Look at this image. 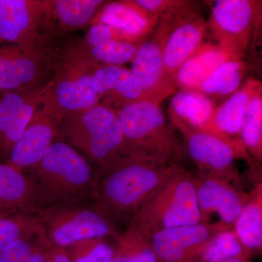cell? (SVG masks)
Instances as JSON below:
<instances>
[{
    "mask_svg": "<svg viewBox=\"0 0 262 262\" xmlns=\"http://www.w3.org/2000/svg\"><path fill=\"white\" fill-rule=\"evenodd\" d=\"M175 165L124 155L96 174L93 204L115 227L131 221Z\"/></svg>",
    "mask_w": 262,
    "mask_h": 262,
    "instance_id": "6da1fadb",
    "label": "cell"
},
{
    "mask_svg": "<svg viewBox=\"0 0 262 262\" xmlns=\"http://www.w3.org/2000/svg\"><path fill=\"white\" fill-rule=\"evenodd\" d=\"M242 251V245L235 232L225 229L215 234L207 244L203 250V258L206 262H223L239 256Z\"/></svg>",
    "mask_w": 262,
    "mask_h": 262,
    "instance_id": "1f68e13d",
    "label": "cell"
},
{
    "mask_svg": "<svg viewBox=\"0 0 262 262\" xmlns=\"http://www.w3.org/2000/svg\"><path fill=\"white\" fill-rule=\"evenodd\" d=\"M48 247V246H44L39 248L37 251H34L25 262H46L44 253Z\"/></svg>",
    "mask_w": 262,
    "mask_h": 262,
    "instance_id": "8d00e7d4",
    "label": "cell"
},
{
    "mask_svg": "<svg viewBox=\"0 0 262 262\" xmlns=\"http://www.w3.org/2000/svg\"><path fill=\"white\" fill-rule=\"evenodd\" d=\"M113 41L134 42L125 34L113 27L103 24H93L90 25L84 37L76 44L81 48H91Z\"/></svg>",
    "mask_w": 262,
    "mask_h": 262,
    "instance_id": "836d02e7",
    "label": "cell"
},
{
    "mask_svg": "<svg viewBox=\"0 0 262 262\" xmlns=\"http://www.w3.org/2000/svg\"><path fill=\"white\" fill-rule=\"evenodd\" d=\"M63 250L72 262H112L115 252L102 237L82 239Z\"/></svg>",
    "mask_w": 262,
    "mask_h": 262,
    "instance_id": "4dcf8cb0",
    "label": "cell"
},
{
    "mask_svg": "<svg viewBox=\"0 0 262 262\" xmlns=\"http://www.w3.org/2000/svg\"><path fill=\"white\" fill-rule=\"evenodd\" d=\"M223 262H244V261L242 258H239L238 256H236V257L228 258V259L225 260Z\"/></svg>",
    "mask_w": 262,
    "mask_h": 262,
    "instance_id": "74e56055",
    "label": "cell"
},
{
    "mask_svg": "<svg viewBox=\"0 0 262 262\" xmlns=\"http://www.w3.org/2000/svg\"><path fill=\"white\" fill-rule=\"evenodd\" d=\"M215 110L213 101L204 94L192 90L180 89L170 99L168 111L174 125L182 133L201 131L227 141L213 126Z\"/></svg>",
    "mask_w": 262,
    "mask_h": 262,
    "instance_id": "e0dca14e",
    "label": "cell"
},
{
    "mask_svg": "<svg viewBox=\"0 0 262 262\" xmlns=\"http://www.w3.org/2000/svg\"><path fill=\"white\" fill-rule=\"evenodd\" d=\"M233 58H241L218 44L203 43L179 68L175 79L177 89L196 91L215 69Z\"/></svg>",
    "mask_w": 262,
    "mask_h": 262,
    "instance_id": "7402d4cb",
    "label": "cell"
},
{
    "mask_svg": "<svg viewBox=\"0 0 262 262\" xmlns=\"http://www.w3.org/2000/svg\"><path fill=\"white\" fill-rule=\"evenodd\" d=\"M51 0H0V42L49 47Z\"/></svg>",
    "mask_w": 262,
    "mask_h": 262,
    "instance_id": "ba28073f",
    "label": "cell"
},
{
    "mask_svg": "<svg viewBox=\"0 0 262 262\" xmlns=\"http://www.w3.org/2000/svg\"><path fill=\"white\" fill-rule=\"evenodd\" d=\"M44 246L48 245L41 234L19 239L0 251V262H25L34 251Z\"/></svg>",
    "mask_w": 262,
    "mask_h": 262,
    "instance_id": "d6a6232c",
    "label": "cell"
},
{
    "mask_svg": "<svg viewBox=\"0 0 262 262\" xmlns=\"http://www.w3.org/2000/svg\"><path fill=\"white\" fill-rule=\"evenodd\" d=\"M183 134L189 157L201 170L208 173V177L220 179L230 175L234 159L245 155L244 150L211 134L196 130Z\"/></svg>",
    "mask_w": 262,
    "mask_h": 262,
    "instance_id": "2e32d148",
    "label": "cell"
},
{
    "mask_svg": "<svg viewBox=\"0 0 262 262\" xmlns=\"http://www.w3.org/2000/svg\"><path fill=\"white\" fill-rule=\"evenodd\" d=\"M35 211L32 183L22 172L0 162V213Z\"/></svg>",
    "mask_w": 262,
    "mask_h": 262,
    "instance_id": "cb8c5ba5",
    "label": "cell"
},
{
    "mask_svg": "<svg viewBox=\"0 0 262 262\" xmlns=\"http://www.w3.org/2000/svg\"><path fill=\"white\" fill-rule=\"evenodd\" d=\"M261 87V82L249 79L218 107H215L213 117V126L229 144L245 149L242 143L234 141L230 136L241 135L250 101Z\"/></svg>",
    "mask_w": 262,
    "mask_h": 262,
    "instance_id": "ffe728a7",
    "label": "cell"
},
{
    "mask_svg": "<svg viewBox=\"0 0 262 262\" xmlns=\"http://www.w3.org/2000/svg\"><path fill=\"white\" fill-rule=\"evenodd\" d=\"M106 2L51 0V28L53 38L91 25Z\"/></svg>",
    "mask_w": 262,
    "mask_h": 262,
    "instance_id": "603a6c76",
    "label": "cell"
},
{
    "mask_svg": "<svg viewBox=\"0 0 262 262\" xmlns=\"http://www.w3.org/2000/svg\"><path fill=\"white\" fill-rule=\"evenodd\" d=\"M98 67L76 43L55 49L53 77L40 106L59 121L66 114L98 104L99 98L93 85Z\"/></svg>",
    "mask_w": 262,
    "mask_h": 262,
    "instance_id": "5b68a950",
    "label": "cell"
},
{
    "mask_svg": "<svg viewBox=\"0 0 262 262\" xmlns=\"http://www.w3.org/2000/svg\"><path fill=\"white\" fill-rule=\"evenodd\" d=\"M141 8L159 20L182 10L194 8L192 2L182 0H136Z\"/></svg>",
    "mask_w": 262,
    "mask_h": 262,
    "instance_id": "e575fe53",
    "label": "cell"
},
{
    "mask_svg": "<svg viewBox=\"0 0 262 262\" xmlns=\"http://www.w3.org/2000/svg\"><path fill=\"white\" fill-rule=\"evenodd\" d=\"M41 234L34 213H0V251L19 239Z\"/></svg>",
    "mask_w": 262,
    "mask_h": 262,
    "instance_id": "484cf974",
    "label": "cell"
},
{
    "mask_svg": "<svg viewBox=\"0 0 262 262\" xmlns=\"http://www.w3.org/2000/svg\"><path fill=\"white\" fill-rule=\"evenodd\" d=\"M24 173L34 189L36 211L92 202L96 172L83 155L63 141L53 142L40 161Z\"/></svg>",
    "mask_w": 262,
    "mask_h": 262,
    "instance_id": "7a4b0ae2",
    "label": "cell"
},
{
    "mask_svg": "<svg viewBox=\"0 0 262 262\" xmlns=\"http://www.w3.org/2000/svg\"><path fill=\"white\" fill-rule=\"evenodd\" d=\"M56 141L67 143L83 155L97 168L96 174L127 155L116 112L100 103L63 115Z\"/></svg>",
    "mask_w": 262,
    "mask_h": 262,
    "instance_id": "3957f363",
    "label": "cell"
},
{
    "mask_svg": "<svg viewBox=\"0 0 262 262\" xmlns=\"http://www.w3.org/2000/svg\"><path fill=\"white\" fill-rule=\"evenodd\" d=\"M225 227L203 223L170 227L149 237L150 244L158 258L167 262H177L189 253L203 250L207 244Z\"/></svg>",
    "mask_w": 262,
    "mask_h": 262,
    "instance_id": "9a60e30c",
    "label": "cell"
},
{
    "mask_svg": "<svg viewBox=\"0 0 262 262\" xmlns=\"http://www.w3.org/2000/svg\"><path fill=\"white\" fill-rule=\"evenodd\" d=\"M203 219L196 200L195 180L175 165L143 203L129 226L149 239L163 229L203 223Z\"/></svg>",
    "mask_w": 262,
    "mask_h": 262,
    "instance_id": "277c9868",
    "label": "cell"
},
{
    "mask_svg": "<svg viewBox=\"0 0 262 262\" xmlns=\"http://www.w3.org/2000/svg\"><path fill=\"white\" fill-rule=\"evenodd\" d=\"M159 19L148 13L135 1L106 2L91 24H103L120 31L132 42L144 40Z\"/></svg>",
    "mask_w": 262,
    "mask_h": 262,
    "instance_id": "d6986e66",
    "label": "cell"
},
{
    "mask_svg": "<svg viewBox=\"0 0 262 262\" xmlns=\"http://www.w3.org/2000/svg\"><path fill=\"white\" fill-rule=\"evenodd\" d=\"M0 94H1V93H0Z\"/></svg>",
    "mask_w": 262,
    "mask_h": 262,
    "instance_id": "f35d334b",
    "label": "cell"
},
{
    "mask_svg": "<svg viewBox=\"0 0 262 262\" xmlns=\"http://www.w3.org/2000/svg\"><path fill=\"white\" fill-rule=\"evenodd\" d=\"M247 70L243 58L224 62L213 71L196 91L213 99H227L241 87Z\"/></svg>",
    "mask_w": 262,
    "mask_h": 262,
    "instance_id": "d4e9b609",
    "label": "cell"
},
{
    "mask_svg": "<svg viewBox=\"0 0 262 262\" xmlns=\"http://www.w3.org/2000/svg\"><path fill=\"white\" fill-rule=\"evenodd\" d=\"M196 200L202 214L216 212L225 224L235 222L244 204L238 193L225 180L207 177L195 182Z\"/></svg>",
    "mask_w": 262,
    "mask_h": 262,
    "instance_id": "44dd1931",
    "label": "cell"
},
{
    "mask_svg": "<svg viewBox=\"0 0 262 262\" xmlns=\"http://www.w3.org/2000/svg\"><path fill=\"white\" fill-rule=\"evenodd\" d=\"M160 103L143 100L116 112L127 155L164 164L178 155V141Z\"/></svg>",
    "mask_w": 262,
    "mask_h": 262,
    "instance_id": "8992f818",
    "label": "cell"
},
{
    "mask_svg": "<svg viewBox=\"0 0 262 262\" xmlns=\"http://www.w3.org/2000/svg\"><path fill=\"white\" fill-rule=\"evenodd\" d=\"M48 247L65 248L90 238H117L115 227L91 203H69L34 213Z\"/></svg>",
    "mask_w": 262,
    "mask_h": 262,
    "instance_id": "52a82bcc",
    "label": "cell"
},
{
    "mask_svg": "<svg viewBox=\"0 0 262 262\" xmlns=\"http://www.w3.org/2000/svg\"><path fill=\"white\" fill-rule=\"evenodd\" d=\"M58 121L39 106L15 143L5 163L24 173L39 163L56 141Z\"/></svg>",
    "mask_w": 262,
    "mask_h": 262,
    "instance_id": "4fadbf2b",
    "label": "cell"
},
{
    "mask_svg": "<svg viewBox=\"0 0 262 262\" xmlns=\"http://www.w3.org/2000/svg\"><path fill=\"white\" fill-rule=\"evenodd\" d=\"M50 82L34 89L0 94V160L3 163L40 106Z\"/></svg>",
    "mask_w": 262,
    "mask_h": 262,
    "instance_id": "7c38bea8",
    "label": "cell"
},
{
    "mask_svg": "<svg viewBox=\"0 0 262 262\" xmlns=\"http://www.w3.org/2000/svg\"><path fill=\"white\" fill-rule=\"evenodd\" d=\"M235 234L241 244L250 249L262 245V208L259 198L244 205L235 221Z\"/></svg>",
    "mask_w": 262,
    "mask_h": 262,
    "instance_id": "4316f807",
    "label": "cell"
},
{
    "mask_svg": "<svg viewBox=\"0 0 262 262\" xmlns=\"http://www.w3.org/2000/svg\"><path fill=\"white\" fill-rule=\"evenodd\" d=\"M155 34L161 44L164 70L175 89L177 72L203 44L207 21L194 8L182 10L160 19Z\"/></svg>",
    "mask_w": 262,
    "mask_h": 262,
    "instance_id": "9c48e42d",
    "label": "cell"
},
{
    "mask_svg": "<svg viewBox=\"0 0 262 262\" xmlns=\"http://www.w3.org/2000/svg\"><path fill=\"white\" fill-rule=\"evenodd\" d=\"M241 142L258 160L262 155V87L255 93L245 116L241 132Z\"/></svg>",
    "mask_w": 262,
    "mask_h": 262,
    "instance_id": "83f0119b",
    "label": "cell"
},
{
    "mask_svg": "<svg viewBox=\"0 0 262 262\" xmlns=\"http://www.w3.org/2000/svg\"><path fill=\"white\" fill-rule=\"evenodd\" d=\"M130 70L139 81L146 100L161 103L177 91L165 75L161 44L156 34L139 45Z\"/></svg>",
    "mask_w": 262,
    "mask_h": 262,
    "instance_id": "5bb4252c",
    "label": "cell"
},
{
    "mask_svg": "<svg viewBox=\"0 0 262 262\" xmlns=\"http://www.w3.org/2000/svg\"><path fill=\"white\" fill-rule=\"evenodd\" d=\"M44 255L46 262H72L66 254L63 248L48 247Z\"/></svg>",
    "mask_w": 262,
    "mask_h": 262,
    "instance_id": "d590c367",
    "label": "cell"
},
{
    "mask_svg": "<svg viewBox=\"0 0 262 262\" xmlns=\"http://www.w3.org/2000/svg\"><path fill=\"white\" fill-rule=\"evenodd\" d=\"M261 14V1L218 0L207 25L219 46L243 58Z\"/></svg>",
    "mask_w": 262,
    "mask_h": 262,
    "instance_id": "30bf717a",
    "label": "cell"
},
{
    "mask_svg": "<svg viewBox=\"0 0 262 262\" xmlns=\"http://www.w3.org/2000/svg\"><path fill=\"white\" fill-rule=\"evenodd\" d=\"M55 48L0 46V93L47 84L53 73Z\"/></svg>",
    "mask_w": 262,
    "mask_h": 262,
    "instance_id": "8fae6325",
    "label": "cell"
},
{
    "mask_svg": "<svg viewBox=\"0 0 262 262\" xmlns=\"http://www.w3.org/2000/svg\"><path fill=\"white\" fill-rule=\"evenodd\" d=\"M141 42L113 41L91 48H81L77 46L99 67H123L132 61Z\"/></svg>",
    "mask_w": 262,
    "mask_h": 262,
    "instance_id": "f546056e",
    "label": "cell"
},
{
    "mask_svg": "<svg viewBox=\"0 0 262 262\" xmlns=\"http://www.w3.org/2000/svg\"><path fill=\"white\" fill-rule=\"evenodd\" d=\"M93 85L100 104L115 112L146 100L139 81L123 67H99L93 76Z\"/></svg>",
    "mask_w": 262,
    "mask_h": 262,
    "instance_id": "ac0fdd59",
    "label": "cell"
},
{
    "mask_svg": "<svg viewBox=\"0 0 262 262\" xmlns=\"http://www.w3.org/2000/svg\"><path fill=\"white\" fill-rule=\"evenodd\" d=\"M117 239L118 250L115 252L112 262L158 261V256L149 239L143 237L130 226L123 234L118 236Z\"/></svg>",
    "mask_w": 262,
    "mask_h": 262,
    "instance_id": "f1b7e54d",
    "label": "cell"
}]
</instances>
